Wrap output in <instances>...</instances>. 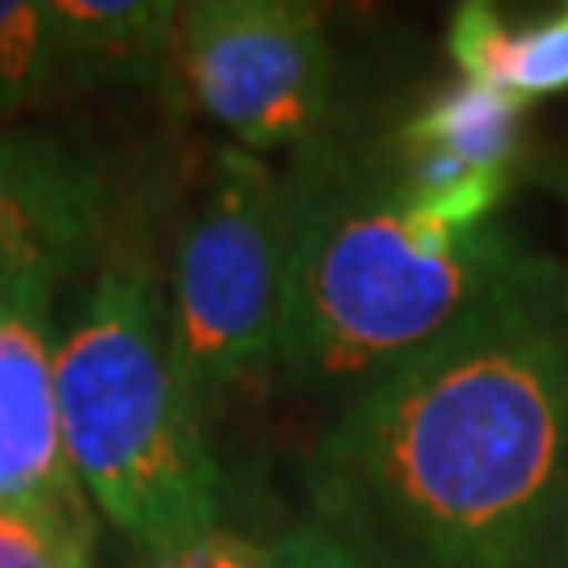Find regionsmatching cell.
Listing matches in <instances>:
<instances>
[{
	"label": "cell",
	"mask_w": 568,
	"mask_h": 568,
	"mask_svg": "<svg viewBox=\"0 0 568 568\" xmlns=\"http://www.w3.org/2000/svg\"><path fill=\"white\" fill-rule=\"evenodd\" d=\"M286 316V194L253 152H220L178 244L169 345L185 384L215 396L278 363Z\"/></svg>",
	"instance_id": "4"
},
{
	"label": "cell",
	"mask_w": 568,
	"mask_h": 568,
	"mask_svg": "<svg viewBox=\"0 0 568 568\" xmlns=\"http://www.w3.org/2000/svg\"><path fill=\"white\" fill-rule=\"evenodd\" d=\"M102 178L47 135H0V307L55 295L98 248Z\"/></svg>",
	"instance_id": "6"
},
{
	"label": "cell",
	"mask_w": 568,
	"mask_h": 568,
	"mask_svg": "<svg viewBox=\"0 0 568 568\" xmlns=\"http://www.w3.org/2000/svg\"><path fill=\"white\" fill-rule=\"evenodd\" d=\"M291 384L354 400L443 342L527 248L497 224H450L392 164L316 156L286 185Z\"/></svg>",
	"instance_id": "2"
},
{
	"label": "cell",
	"mask_w": 568,
	"mask_h": 568,
	"mask_svg": "<svg viewBox=\"0 0 568 568\" xmlns=\"http://www.w3.org/2000/svg\"><path fill=\"white\" fill-rule=\"evenodd\" d=\"M523 114L527 102L476 81H459L443 89L422 114H413L396 143L450 156L476 173L509 178V161L518 156L523 140Z\"/></svg>",
	"instance_id": "10"
},
{
	"label": "cell",
	"mask_w": 568,
	"mask_h": 568,
	"mask_svg": "<svg viewBox=\"0 0 568 568\" xmlns=\"http://www.w3.org/2000/svg\"><path fill=\"white\" fill-rule=\"evenodd\" d=\"M148 568H274L270 565V548L244 539L236 530H211L199 535L194 544H185L178 551H164L156 560H148Z\"/></svg>",
	"instance_id": "13"
},
{
	"label": "cell",
	"mask_w": 568,
	"mask_h": 568,
	"mask_svg": "<svg viewBox=\"0 0 568 568\" xmlns=\"http://www.w3.org/2000/svg\"><path fill=\"white\" fill-rule=\"evenodd\" d=\"M450 60L464 81L509 93L518 102L568 89V4L530 26H509L497 4L467 0L447 30Z\"/></svg>",
	"instance_id": "8"
},
{
	"label": "cell",
	"mask_w": 568,
	"mask_h": 568,
	"mask_svg": "<svg viewBox=\"0 0 568 568\" xmlns=\"http://www.w3.org/2000/svg\"><path fill=\"white\" fill-rule=\"evenodd\" d=\"M77 81L55 0H0V114L47 102Z\"/></svg>",
	"instance_id": "11"
},
{
	"label": "cell",
	"mask_w": 568,
	"mask_h": 568,
	"mask_svg": "<svg viewBox=\"0 0 568 568\" xmlns=\"http://www.w3.org/2000/svg\"><path fill=\"white\" fill-rule=\"evenodd\" d=\"M77 81H161L178 63V13L169 0H55Z\"/></svg>",
	"instance_id": "9"
},
{
	"label": "cell",
	"mask_w": 568,
	"mask_h": 568,
	"mask_svg": "<svg viewBox=\"0 0 568 568\" xmlns=\"http://www.w3.org/2000/svg\"><path fill=\"white\" fill-rule=\"evenodd\" d=\"M270 565L274 568H366L349 548H342L328 530L316 523H300V527L283 530L270 544Z\"/></svg>",
	"instance_id": "14"
},
{
	"label": "cell",
	"mask_w": 568,
	"mask_h": 568,
	"mask_svg": "<svg viewBox=\"0 0 568 568\" xmlns=\"http://www.w3.org/2000/svg\"><path fill=\"white\" fill-rule=\"evenodd\" d=\"M178 68L211 119L248 148L304 143L328 110L321 13L291 0H194L178 13Z\"/></svg>",
	"instance_id": "5"
},
{
	"label": "cell",
	"mask_w": 568,
	"mask_h": 568,
	"mask_svg": "<svg viewBox=\"0 0 568 568\" xmlns=\"http://www.w3.org/2000/svg\"><path fill=\"white\" fill-rule=\"evenodd\" d=\"M93 539L30 509L0 506V568H93Z\"/></svg>",
	"instance_id": "12"
},
{
	"label": "cell",
	"mask_w": 568,
	"mask_h": 568,
	"mask_svg": "<svg viewBox=\"0 0 568 568\" xmlns=\"http://www.w3.org/2000/svg\"><path fill=\"white\" fill-rule=\"evenodd\" d=\"M304 488L366 568H568V265L523 253L443 342L345 400Z\"/></svg>",
	"instance_id": "1"
},
{
	"label": "cell",
	"mask_w": 568,
	"mask_h": 568,
	"mask_svg": "<svg viewBox=\"0 0 568 568\" xmlns=\"http://www.w3.org/2000/svg\"><path fill=\"white\" fill-rule=\"evenodd\" d=\"M0 506L93 539L84 488L63 450L51 295L0 307Z\"/></svg>",
	"instance_id": "7"
},
{
	"label": "cell",
	"mask_w": 568,
	"mask_h": 568,
	"mask_svg": "<svg viewBox=\"0 0 568 568\" xmlns=\"http://www.w3.org/2000/svg\"><path fill=\"white\" fill-rule=\"evenodd\" d=\"M55 396L77 485L148 560L220 530V467L143 265L98 274L55 342Z\"/></svg>",
	"instance_id": "3"
}]
</instances>
